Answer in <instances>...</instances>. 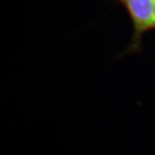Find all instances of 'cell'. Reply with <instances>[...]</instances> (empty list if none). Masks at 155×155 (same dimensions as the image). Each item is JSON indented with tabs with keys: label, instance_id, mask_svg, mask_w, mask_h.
<instances>
[{
	"label": "cell",
	"instance_id": "obj_1",
	"mask_svg": "<svg viewBox=\"0 0 155 155\" xmlns=\"http://www.w3.org/2000/svg\"><path fill=\"white\" fill-rule=\"evenodd\" d=\"M127 11L132 23V36L121 56L137 54L143 51L144 36L155 30V0H113Z\"/></svg>",
	"mask_w": 155,
	"mask_h": 155
}]
</instances>
